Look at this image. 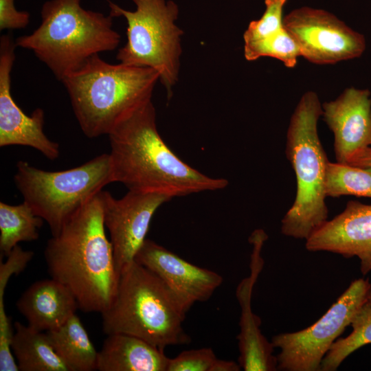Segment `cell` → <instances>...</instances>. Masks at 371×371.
Wrapping results in <instances>:
<instances>
[{"label": "cell", "mask_w": 371, "mask_h": 371, "mask_svg": "<svg viewBox=\"0 0 371 371\" xmlns=\"http://www.w3.org/2000/svg\"><path fill=\"white\" fill-rule=\"evenodd\" d=\"M16 307L27 325L40 331L60 327L79 308L69 289L52 278L32 284L19 298Z\"/></svg>", "instance_id": "e0dca14e"}, {"label": "cell", "mask_w": 371, "mask_h": 371, "mask_svg": "<svg viewBox=\"0 0 371 371\" xmlns=\"http://www.w3.org/2000/svg\"><path fill=\"white\" fill-rule=\"evenodd\" d=\"M326 193L335 198L344 195L371 198V168L329 161Z\"/></svg>", "instance_id": "603a6c76"}, {"label": "cell", "mask_w": 371, "mask_h": 371, "mask_svg": "<svg viewBox=\"0 0 371 371\" xmlns=\"http://www.w3.org/2000/svg\"><path fill=\"white\" fill-rule=\"evenodd\" d=\"M350 326L351 333L334 342L322 361L320 370H337L350 354L371 344V306L366 302L354 316Z\"/></svg>", "instance_id": "7402d4cb"}, {"label": "cell", "mask_w": 371, "mask_h": 371, "mask_svg": "<svg viewBox=\"0 0 371 371\" xmlns=\"http://www.w3.org/2000/svg\"><path fill=\"white\" fill-rule=\"evenodd\" d=\"M133 11L109 1L110 15L127 22L126 43L116 54L119 63L156 70L168 98L179 80L183 31L177 25L179 8L172 0H133Z\"/></svg>", "instance_id": "ba28073f"}, {"label": "cell", "mask_w": 371, "mask_h": 371, "mask_svg": "<svg viewBox=\"0 0 371 371\" xmlns=\"http://www.w3.org/2000/svg\"><path fill=\"white\" fill-rule=\"evenodd\" d=\"M103 217L110 235L115 267L118 275L134 260L145 241L152 218L157 209L171 198L157 193L128 190L115 199L102 190Z\"/></svg>", "instance_id": "8fae6325"}, {"label": "cell", "mask_w": 371, "mask_h": 371, "mask_svg": "<svg viewBox=\"0 0 371 371\" xmlns=\"http://www.w3.org/2000/svg\"><path fill=\"white\" fill-rule=\"evenodd\" d=\"M186 312L161 280L135 260L119 274L115 294L101 313L108 335L124 333L164 350L188 343L183 323Z\"/></svg>", "instance_id": "5b68a950"}, {"label": "cell", "mask_w": 371, "mask_h": 371, "mask_svg": "<svg viewBox=\"0 0 371 371\" xmlns=\"http://www.w3.org/2000/svg\"><path fill=\"white\" fill-rule=\"evenodd\" d=\"M283 24L297 42L300 56L314 64L358 58L366 47L363 34L324 9L295 8L284 16Z\"/></svg>", "instance_id": "30bf717a"}, {"label": "cell", "mask_w": 371, "mask_h": 371, "mask_svg": "<svg viewBox=\"0 0 371 371\" xmlns=\"http://www.w3.org/2000/svg\"><path fill=\"white\" fill-rule=\"evenodd\" d=\"M81 0H49L42 5L41 22L30 34L15 39L16 47L32 51L61 81L90 57L115 49L121 36L113 16L84 9Z\"/></svg>", "instance_id": "277c9868"}, {"label": "cell", "mask_w": 371, "mask_h": 371, "mask_svg": "<svg viewBox=\"0 0 371 371\" xmlns=\"http://www.w3.org/2000/svg\"><path fill=\"white\" fill-rule=\"evenodd\" d=\"M101 192L81 207L52 236L45 260L52 278L73 293L79 308L102 313L117 290L119 275L107 238Z\"/></svg>", "instance_id": "7a4b0ae2"}, {"label": "cell", "mask_w": 371, "mask_h": 371, "mask_svg": "<svg viewBox=\"0 0 371 371\" xmlns=\"http://www.w3.org/2000/svg\"><path fill=\"white\" fill-rule=\"evenodd\" d=\"M43 219L35 215L25 201L12 205L0 203L1 256H8L20 242L34 241L39 237Z\"/></svg>", "instance_id": "44dd1931"}, {"label": "cell", "mask_w": 371, "mask_h": 371, "mask_svg": "<svg viewBox=\"0 0 371 371\" xmlns=\"http://www.w3.org/2000/svg\"><path fill=\"white\" fill-rule=\"evenodd\" d=\"M216 359L211 348L184 350L170 358L167 371H210Z\"/></svg>", "instance_id": "484cf974"}, {"label": "cell", "mask_w": 371, "mask_h": 371, "mask_svg": "<svg viewBox=\"0 0 371 371\" xmlns=\"http://www.w3.org/2000/svg\"><path fill=\"white\" fill-rule=\"evenodd\" d=\"M287 0H265L262 16L249 23L243 34L244 45L265 39L284 27L283 10Z\"/></svg>", "instance_id": "d4e9b609"}, {"label": "cell", "mask_w": 371, "mask_h": 371, "mask_svg": "<svg viewBox=\"0 0 371 371\" xmlns=\"http://www.w3.org/2000/svg\"><path fill=\"white\" fill-rule=\"evenodd\" d=\"M267 238V234L262 229L254 230L249 236V241L252 245L250 275L242 280L236 289L241 310L240 332L237 336L238 363L245 371L278 370L277 358L273 355L274 347L261 333L260 318L252 311L251 302L254 286L264 265L261 250Z\"/></svg>", "instance_id": "5bb4252c"}, {"label": "cell", "mask_w": 371, "mask_h": 371, "mask_svg": "<svg viewBox=\"0 0 371 371\" xmlns=\"http://www.w3.org/2000/svg\"><path fill=\"white\" fill-rule=\"evenodd\" d=\"M134 260L155 274L186 313L196 302L207 300L223 281L216 272L189 262L150 239Z\"/></svg>", "instance_id": "4fadbf2b"}, {"label": "cell", "mask_w": 371, "mask_h": 371, "mask_svg": "<svg viewBox=\"0 0 371 371\" xmlns=\"http://www.w3.org/2000/svg\"><path fill=\"white\" fill-rule=\"evenodd\" d=\"M310 251H328L346 258L357 256L363 275L371 271V204L350 201L306 239Z\"/></svg>", "instance_id": "9a60e30c"}, {"label": "cell", "mask_w": 371, "mask_h": 371, "mask_svg": "<svg viewBox=\"0 0 371 371\" xmlns=\"http://www.w3.org/2000/svg\"><path fill=\"white\" fill-rule=\"evenodd\" d=\"M113 182L131 191L170 198L225 188L223 178L208 177L182 161L165 143L152 100L109 134Z\"/></svg>", "instance_id": "6da1fadb"}, {"label": "cell", "mask_w": 371, "mask_h": 371, "mask_svg": "<svg viewBox=\"0 0 371 371\" xmlns=\"http://www.w3.org/2000/svg\"><path fill=\"white\" fill-rule=\"evenodd\" d=\"M366 303L371 306V287L368 295Z\"/></svg>", "instance_id": "f546056e"}, {"label": "cell", "mask_w": 371, "mask_h": 371, "mask_svg": "<svg viewBox=\"0 0 371 371\" xmlns=\"http://www.w3.org/2000/svg\"><path fill=\"white\" fill-rule=\"evenodd\" d=\"M244 56L248 61L265 56L271 57L282 61L286 67L293 68L301 56L297 42L284 27L265 39L244 45Z\"/></svg>", "instance_id": "cb8c5ba5"}, {"label": "cell", "mask_w": 371, "mask_h": 371, "mask_svg": "<svg viewBox=\"0 0 371 371\" xmlns=\"http://www.w3.org/2000/svg\"><path fill=\"white\" fill-rule=\"evenodd\" d=\"M371 284L359 278L316 322L306 328L284 333L271 338L280 349L278 369L285 371L320 370L322 361L334 342L350 325L359 309L366 302Z\"/></svg>", "instance_id": "9c48e42d"}, {"label": "cell", "mask_w": 371, "mask_h": 371, "mask_svg": "<svg viewBox=\"0 0 371 371\" xmlns=\"http://www.w3.org/2000/svg\"><path fill=\"white\" fill-rule=\"evenodd\" d=\"M14 182L23 201L56 236L81 207L113 182L110 156L104 153L79 166L53 172L19 161Z\"/></svg>", "instance_id": "52a82bcc"}, {"label": "cell", "mask_w": 371, "mask_h": 371, "mask_svg": "<svg viewBox=\"0 0 371 371\" xmlns=\"http://www.w3.org/2000/svg\"><path fill=\"white\" fill-rule=\"evenodd\" d=\"M47 333L55 351L70 371L97 370L98 351L76 314L64 324Z\"/></svg>", "instance_id": "ffe728a7"}, {"label": "cell", "mask_w": 371, "mask_h": 371, "mask_svg": "<svg viewBox=\"0 0 371 371\" xmlns=\"http://www.w3.org/2000/svg\"><path fill=\"white\" fill-rule=\"evenodd\" d=\"M16 45L10 34L0 37V146L20 145L32 147L50 160L60 155L58 143L43 131L44 111L41 108L26 115L11 95V71L16 58Z\"/></svg>", "instance_id": "7c38bea8"}, {"label": "cell", "mask_w": 371, "mask_h": 371, "mask_svg": "<svg viewBox=\"0 0 371 371\" xmlns=\"http://www.w3.org/2000/svg\"><path fill=\"white\" fill-rule=\"evenodd\" d=\"M14 326L11 348L19 370L70 371L55 351L47 333L19 322Z\"/></svg>", "instance_id": "d6986e66"}, {"label": "cell", "mask_w": 371, "mask_h": 371, "mask_svg": "<svg viewBox=\"0 0 371 371\" xmlns=\"http://www.w3.org/2000/svg\"><path fill=\"white\" fill-rule=\"evenodd\" d=\"M347 164L360 168H371V146L355 154Z\"/></svg>", "instance_id": "83f0119b"}, {"label": "cell", "mask_w": 371, "mask_h": 371, "mask_svg": "<svg viewBox=\"0 0 371 371\" xmlns=\"http://www.w3.org/2000/svg\"><path fill=\"white\" fill-rule=\"evenodd\" d=\"M170 358L164 350L137 337L108 335L98 351L100 371H167Z\"/></svg>", "instance_id": "ac0fdd59"}, {"label": "cell", "mask_w": 371, "mask_h": 371, "mask_svg": "<svg viewBox=\"0 0 371 371\" xmlns=\"http://www.w3.org/2000/svg\"><path fill=\"white\" fill-rule=\"evenodd\" d=\"M30 22V13L19 11L14 0H0V30L25 28Z\"/></svg>", "instance_id": "4316f807"}, {"label": "cell", "mask_w": 371, "mask_h": 371, "mask_svg": "<svg viewBox=\"0 0 371 371\" xmlns=\"http://www.w3.org/2000/svg\"><path fill=\"white\" fill-rule=\"evenodd\" d=\"M322 113L317 94L308 91L300 98L287 130L286 155L295 175L297 190L293 205L282 219L281 232L295 238L306 240L328 220L329 161L317 131Z\"/></svg>", "instance_id": "8992f818"}, {"label": "cell", "mask_w": 371, "mask_h": 371, "mask_svg": "<svg viewBox=\"0 0 371 371\" xmlns=\"http://www.w3.org/2000/svg\"><path fill=\"white\" fill-rule=\"evenodd\" d=\"M241 367L238 362L233 361L223 360L216 359L210 371H239Z\"/></svg>", "instance_id": "f1b7e54d"}, {"label": "cell", "mask_w": 371, "mask_h": 371, "mask_svg": "<svg viewBox=\"0 0 371 371\" xmlns=\"http://www.w3.org/2000/svg\"><path fill=\"white\" fill-rule=\"evenodd\" d=\"M159 73L150 67L111 64L99 54L60 81L78 124L89 138L110 134L152 100Z\"/></svg>", "instance_id": "3957f363"}, {"label": "cell", "mask_w": 371, "mask_h": 371, "mask_svg": "<svg viewBox=\"0 0 371 371\" xmlns=\"http://www.w3.org/2000/svg\"><path fill=\"white\" fill-rule=\"evenodd\" d=\"M370 95L368 89L350 87L322 104V116L334 135L337 162L348 164L355 154L371 146Z\"/></svg>", "instance_id": "2e32d148"}]
</instances>
